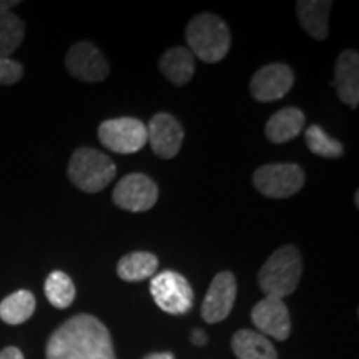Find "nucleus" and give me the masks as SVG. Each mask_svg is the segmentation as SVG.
<instances>
[{
    "label": "nucleus",
    "instance_id": "nucleus-14",
    "mask_svg": "<svg viewBox=\"0 0 359 359\" xmlns=\"http://www.w3.org/2000/svg\"><path fill=\"white\" fill-rule=\"evenodd\" d=\"M339 100L351 109L359 105V55L354 50H344L336 60L334 82Z\"/></svg>",
    "mask_w": 359,
    "mask_h": 359
},
{
    "label": "nucleus",
    "instance_id": "nucleus-8",
    "mask_svg": "<svg viewBox=\"0 0 359 359\" xmlns=\"http://www.w3.org/2000/svg\"><path fill=\"white\" fill-rule=\"evenodd\" d=\"M111 198L116 206L127 212H148L158 200V187L147 175L130 173L116 183Z\"/></svg>",
    "mask_w": 359,
    "mask_h": 359
},
{
    "label": "nucleus",
    "instance_id": "nucleus-1",
    "mask_svg": "<svg viewBox=\"0 0 359 359\" xmlns=\"http://www.w3.org/2000/svg\"><path fill=\"white\" fill-rule=\"evenodd\" d=\"M45 359H116L109 327L82 313L58 326L47 341Z\"/></svg>",
    "mask_w": 359,
    "mask_h": 359
},
{
    "label": "nucleus",
    "instance_id": "nucleus-20",
    "mask_svg": "<svg viewBox=\"0 0 359 359\" xmlns=\"http://www.w3.org/2000/svg\"><path fill=\"white\" fill-rule=\"evenodd\" d=\"M158 269V258L148 251H133L125 255L116 264V273L123 281H142L154 278Z\"/></svg>",
    "mask_w": 359,
    "mask_h": 359
},
{
    "label": "nucleus",
    "instance_id": "nucleus-2",
    "mask_svg": "<svg viewBox=\"0 0 359 359\" xmlns=\"http://www.w3.org/2000/svg\"><path fill=\"white\" fill-rule=\"evenodd\" d=\"M302 255L293 245L278 248L259 268L258 285L264 296L283 299L298 288L302 278Z\"/></svg>",
    "mask_w": 359,
    "mask_h": 359
},
{
    "label": "nucleus",
    "instance_id": "nucleus-7",
    "mask_svg": "<svg viewBox=\"0 0 359 359\" xmlns=\"http://www.w3.org/2000/svg\"><path fill=\"white\" fill-rule=\"evenodd\" d=\"M98 138L102 145L120 155H130L140 151L148 142L147 125L138 118L122 116L110 118L100 123Z\"/></svg>",
    "mask_w": 359,
    "mask_h": 359
},
{
    "label": "nucleus",
    "instance_id": "nucleus-26",
    "mask_svg": "<svg viewBox=\"0 0 359 359\" xmlns=\"http://www.w3.org/2000/svg\"><path fill=\"white\" fill-rule=\"evenodd\" d=\"M191 341L196 344V346H203V344H206V341H208V338H206L203 331L196 330L191 333Z\"/></svg>",
    "mask_w": 359,
    "mask_h": 359
},
{
    "label": "nucleus",
    "instance_id": "nucleus-25",
    "mask_svg": "<svg viewBox=\"0 0 359 359\" xmlns=\"http://www.w3.org/2000/svg\"><path fill=\"white\" fill-rule=\"evenodd\" d=\"M0 359H25V358L19 348L7 346L6 349H2V351H0Z\"/></svg>",
    "mask_w": 359,
    "mask_h": 359
},
{
    "label": "nucleus",
    "instance_id": "nucleus-17",
    "mask_svg": "<svg viewBox=\"0 0 359 359\" xmlns=\"http://www.w3.org/2000/svg\"><path fill=\"white\" fill-rule=\"evenodd\" d=\"M19 2H0V57L12 55L25 37V24L12 12Z\"/></svg>",
    "mask_w": 359,
    "mask_h": 359
},
{
    "label": "nucleus",
    "instance_id": "nucleus-24",
    "mask_svg": "<svg viewBox=\"0 0 359 359\" xmlns=\"http://www.w3.org/2000/svg\"><path fill=\"white\" fill-rule=\"evenodd\" d=\"M24 77V67L11 57H0V85H13Z\"/></svg>",
    "mask_w": 359,
    "mask_h": 359
},
{
    "label": "nucleus",
    "instance_id": "nucleus-22",
    "mask_svg": "<svg viewBox=\"0 0 359 359\" xmlns=\"http://www.w3.org/2000/svg\"><path fill=\"white\" fill-rule=\"evenodd\" d=\"M43 290L48 303L58 309L69 308L70 304L74 303L75 294H77V290H75L72 278L67 275V273L60 271V269L52 271L50 275L47 276Z\"/></svg>",
    "mask_w": 359,
    "mask_h": 359
},
{
    "label": "nucleus",
    "instance_id": "nucleus-11",
    "mask_svg": "<svg viewBox=\"0 0 359 359\" xmlns=\"http://www.w3.org/2000/svg\"><path fill=\"white\" fill-rule=\"evenodd\" d=\"M236 299V280L230 271H222L213 278L201 303V316L206 323H219L226 320Z\"/></svg>",
    "mask_w": 359,
    "mask_h": 359
},
{
    "label": "nucleus",
    "instance_id": "nucleus-19",
    "mask_svg": "<svg viewBox=\"0 0 359 359\" xmlns=\"http://www.w3.org/2000/svg\"><path fill=\"white\" fill-rule=\"evenodd\" d=\"M231 349L238 359H278L271 341L251 330L236 331L231 339Z\"/></svg>",
    "mask_w": 359,
    "mask_h": 359
},
{
    "label": "nucleus",
    "instance_id": "nucleus-5",
    "mask_svg": "<svg viewBox=\"0 0 359 359\" xmlns=\"http://www.w3.org/2000/svg\"><path fill=\"white\" fill-rule=\"evenodd\" d=\"M303 168L296 163H268L253 175L255 188L268 198H288L304 185Z\"/></svg>",
    "mask_w": 359,
    "mask_h": 359
},
{
    "label": "nucleus",
    "instance_id": "nucleus-12",
    "mask_svg": "<svg viewBox=\"0 0 359 359\" xmlns=\"http://www.w3.org/2000/svg\"><path fill=\"white\" fill-rule=\"evenodd\" d=\"M148 143L160 158H173L183 143V127L173 115L160 111L147 125Z\"/></svg>",
    "mask_w": 359,
    "mask_h": 359
},
{
    "label": "nucleus",
    "instance_id": "nucleus-4",
    "mask_svg": "<svg viewBox=\"0 0 359 359\" xmlns=\"http://www.w3.org/2000/svg\"><path fill=\"white\" fill-rule=\"evenodd\" d=\"M70 182L85 193H98L105 190L115 178L116 167L109 155L95 148H77L69 161Z\"/></svg>",
    "mask_w": 359,
    "mask_h": 359
},
{
    "label": "nucleus",
    "instance_id": "nucleus-3",
    "mask_svg": "<svg viewBox=\"0 0 359 359\" xmlns=\"http://www.w3.org/2000/svg\"><path fill=\"white\" fill-rule=\"evenodd\" d=\"M188 50L206 64L223 60L231 45V34L226 22L215 13H200L187 27Z\"/></svg>",
    "mask_w": 359,
    "mask_h": 359
},
{
    "label": "nucleus",
    "instance_id": "nucleus-27",
    "mask_svg": "<svg viewBox=\"0 0 359 359\" xmlns=\"http://www.w3.org/2000/svg\"><path fill=\"white\" fill-rule=\"evenodd\" d=\"M145 359H175L173 353H154L148 354Z\"/></svg>",
    "mask_w": 359,
    "mask_h": 359
},
{
    "label": "nucleus",
    "instance_id": "nucleus-23",
    "mask_svg": "<svg viewBox=\"0 0 359 359\" xmlns=\"http://www.w3.org/2000/svg\"><path fill=\"white\" fill-rule=\"evenodd\" d=\"M304 140H306L309 150L314 155L323 156V158H339L344 151L343 145L336 138L330 137L320 125L308 127L306 133H304Z\"/></svg>",
    "mask_w": 359,
    "mask_h": 359
},
{
    "label": "nucleus",
    "instance_id": "nucleus-10",
    "mask_svg": "<svg viewBox=\"0 0 359 359\" xmlns=\"http://www.w3.org/2000/svg\"><path fill=\"white\" fill-rule=\"evenodd\" d=\"M294 83V74L285 64H269L253 75L250 83L251 95L258 102H276L286 97Z\"/></svg>",
    "mask_w": 359,
    "mask_h": 359
},
{
    "label": "nucleus",
    "instance_id": "nucleus-18",
    "mask_svg": "<svg viewBox=\"0 0 359 359\" xmlns=\"http://www.w3.org/2000/svg\"><path fill=\"white\" fill-rule=\"evenodd\" d=\"M160 70L170 82L178 85H187L195 74V57L185 47H173L161 55Z\"/></svg>",
    "mask_w": 359,
    "mask_h": 359
},
{
    "label": "nucleus",
    "instance_id": "nucleus-15",
    "mask_svg": "<svg viewBox=\"0 0 359 359\" xmlns=\"http://www.w3.org/2000/svg\"><path fill=\"white\" fill-rule=\"evenodd\" d=\"M304 123H306V118H304L302 110L296 109V107H286V109L278 110L268 120L264 133H266L269 142L286 143L302 133Z\"/></svg>",
    "mask_w": 359,
    "mask_h": 359
},
{
    "label": "nucleus",
    "instance_id": "nucleus-6",
    "mask_svg": "<svg viewBox=\"0 0 359 359\" xmlns=\"http://www.w3.org/2000/svg\"><path fill=\"white\" fill-rule=\"evenodd\" d=\"M150 293L154 296V302L160 309L168 314H185L191 309L193 290L185 276L177 271L167 269V271L156 273L150 281Z\"/></svg>",
    "mask_w": 359,
    "mask_h": 359
},
{
    "label": "nucleus",
    "instance_id": "nucleus-16",
    "mask_svg": "<svg viewBox=\"0 0 359 359\" xmlns=\"http://www.w3.org/2000/svg\"><path fill=\"white\" fill-rule=\"evenodd\" d=\"M333 2L330 0H302L296 4V12H298L299 24L316 40H326L330 29H327V19H330V11Z\"/></svg>",
    "mask_w": 359,
    "mask_h": 359
},
{
    "label": "nucleus",
    "instance_id": "nucleus-21",
    "mask_svg": "<svg viewBox=\"0 0 359 359\" xmlns=\"http://www.w3.org/2000/svg\"><path fill=\"white\" fill-rule=\"evenodd\" d=\"M35 296L29 290H19L0 302V320L11 326L29 321L35 311Z\"/></svg>",
    "mask_w": 359,
    "mask_h": 359
},
{
    "label": "nucleus",
    "instance_id": "nucleus-9",
    "mask_svg": "<svg viewBox=\"0 0 359 359\" xmlns=\"http://www.w3.org/2000/svg\"><path fill=\"white\" fill-rule=\"evenodd\" d=\"M65 65L72 77L88 83L102 82L110 74L109 62L92 42L75 43L67 53Z\"/></svg>",
    "mask_w": 359,
    "mask_h": 359
},
{
    "label": "nucleus",
    "instance_id": "nucleus-13",
    "mask_svg": "<svg viewBox=\"0 0 359 359\" xmlns=\"http://www.w3.org/2000/svg\"><path fill=\"white\" fill-rule=\"evenodd\" d=\"M251 321L262 331L263 336H271L278 341H285L291 334L290 311L283 299L264 296L251 311Z\"/></svg>",
    "mask_w": 359,
    "mask_h": 359
}]
</instances>
